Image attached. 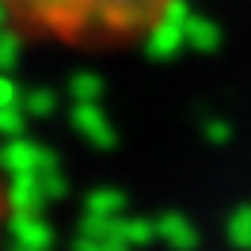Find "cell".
Segmentation results:
<instances>
[{"label": "cell", "mask_w": 251, "mask_h": 251, "mask_svg": "<svg viewBox=\"0 0 251 251\" xmlns=\"http://www.w3.org/2000/svg\"><path fill=\"white\" fill-rule=\"evenodd\" d=\"M0 19L23 31L65 38V0H0Z\"/></svg>", "instance_id": "1"}, {"label": "cell", "mask_w": 251, "mask_h": 251, "mask_svg": "<svg viewBox=\"0 0 251 251\" xmlns=\"http://www.w3.org/2000/svg\"><path fill=\"white\" fill-rule=\"evenodd\" d=\"M8 213H12V190H8V179H4V168H0V232L8 225Z\"/></svg>", "instance_id": "2"}]
</instances>
